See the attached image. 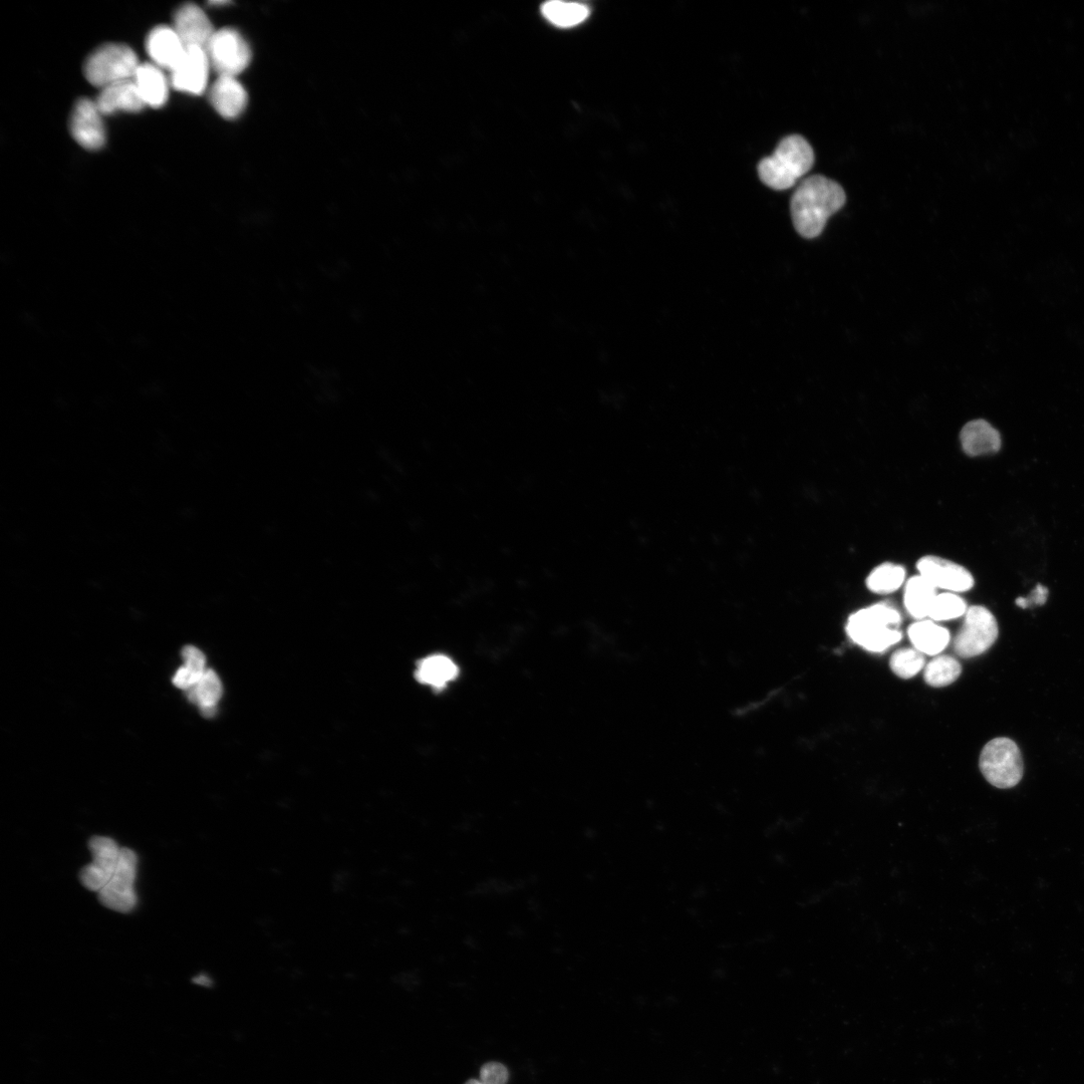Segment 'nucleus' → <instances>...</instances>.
Returning <instances> with one entry per match:
<instances>
[{
	"mask_svg": "<svg viewBox=\"0 0 1084 1084\" xmlns=\"http://www.w3.org/2000/svg\"><path fill=\"white\" fill-rule=\"evenodd\" d=\"M88 846L93 861L81 870L80 881L89 891L99 893L114 876L122 848L113 839L99 836L93 837Z\"/></svg>",
	"mask_w": 1084,
	"mask_h": 1084,
	"instance_id": "1a4fd4ad",
	"label": "nucleus"
},
{
	"mask_svg": "<svg viewBox=\"0 0 1084 1084\" xmlns=\"http://www.w3.org/2000/svg\"><path fill=\"white\" fill-rule=\"evenodd\" d=\"M967 610L960 596L946 592L936 596L928 618L934 622L950 621L966 615Z\"/></svg>",
	"mask_w": 1084,
	"mask_h": 1084,
	"instance_id": "a878e982",
	"label": "nucleus"
},
{
	"mask_svg": "<svg viewBox=\"0 0 1084 1084\" xmlns=\"http://www.w3.org/2000/svg\"><path fill=\"white\" fill-rule=\"evenodd\" d=\"M924 665V654L916 649H901L894 653L890 662L892 671L903 679L913 678Z\"/></svg>",
	"mask_w": 1084,
	"mask_h": 1084,
	"instance_id": "bb28decb",
	"label": "nucleus"
},
{
	"mask_svg": "<svg viewBox=\"0 0 1084 1084\" xmlns=\"http://www.w3.org/2000/svg\"><path fill=\"white\" fill-rule=\"evenodd\" d=\"M508 1070L499 1062H488L480 1069V1082L482 1084H506Z\"/></svg>",
	"mask_w": 1084,
	"mask_h": 1084,
	"instance_id": "cd10ccee",
	"label": "nucleus"
},
{
	"mask_svg": "<svg viewBox=\"0 0 1084 1084\" xmlns=\"http://www.w3.org/2000/svg\"><path fill=\"white\" fill-rule=\"evenodd\" d=\"M209 101L221 117L233 120L245 111L248 94L236 78L218 77L209 90Z\"/></svg>",
	"mask_w": 1084,
	"mask_h": 1084,
	"instance_id": "2eb2a0df",
	"label": "nucleus"
},
{
	"mask_svg": "<svg viewBox=\"0 0 1084 1084\" xmlns=\"http://www.w3.org/2000/svg\"><path fill=\"white\" fill-rule=\"evenodd\" d=\"M146 50L152 64L171 72L181 61L186 47L173 28L160 26L147 37Z\"/></svg>",
	"mask_w": 1084,
	"mask_h": 1084,
	"instance_id": "4468645a",
	"label": "nucleus"
},
{
	"mask_svg": "<svg viewBox=\"0 0 1084 1084\" xmlns=\"http://www.w3.org/2000/svg\"><path fill=\"white\" fill-rule=\"evenodd\" d=\"M205 51L211 69L218 77L236 78L249 67L252 59L246 40L229 28L215 31Z\"/></svg>",
	"mask_w": 1084,
	"mask_h": 1084,
	"instance_id": "423d86ee",
	"label": "nucleus"
},
{
	"mask_svg": "<svg viewBox=\"0 0 1084 1084\" xmlns=\"http://www.w3.org/2000/svg\"><path fill=\"white\" fill-rule=\"evenodd\" d=\"M917 569L919 575L929 581L937 590L942 589L949 593H965L974 586L973 576L964 567L951 561L927 556L922 558Z\"/></svg>",
	"mask_w": 1084,
	"mask_h": 1084,
	"instance_id": "9d476101",
	"label": "nucleus"
},
{
	"mask_svg": "<svg viewBox=\"0 0 1084 1084\" xmlns=\"http://www.w3.org/2000/svg\"><path fill=\"white\" fill-rule=\"evenodd\" d=\"M998 638V625L993 614L984 607L967 610L965 622L954 641V649L962 658H973L988 651Z\"/></svg>",
	"mask_w": 1084,
	"mask_h": 1084,
	"instance_id": "0eeeda50",
	"label": "nucleus"
},
{
	"mask_svg": "<svg viewBox=\"0 0 1084 1084\" xmlns=\"http://www.w3.org/2000/svg\"><path fill=\"white\" fill-rule=\"evenodd\" d=\"M228 4H230V3H228V2H213V3H210V5L216 6V7L217 6H226Z\"/></svg>",
	"mask_w": 1084,
	"mask_h": 1084,
	"instance_id": "c756f323",
	"label": "nucleus"
},
{
	"mask_svg": "<svg viewBox=\"0 0 1084 1084\" xmlns=\"http://www.w3.org/2000/svg\"><path fill=\"white\" fill-rule=\"evenodd\" d=\"M541 13L553 25L560 28H572L584 23L590 16L588 7L578 3H566L554 0L541 7Z\"/></svg>",
	"mask_w": 1084,
	"mask_h": 1084,
	"instance_id": "5701e85b",
	"label": "nucleus"
},
{
	"mask_svg": "<svg viewBox=\"0 0 1084 1084\" xmlns=\"http://www.w3.org/2000/svg\"><path fill=\"white\" fill-rule=\"evenodd\" d=\"M960 663L950 656L933 659L926 667L924 677L928 685L941 688L954 683L961 675Z\"/></svg>",
	"mask_w": 1084,
	"mask_h": 1084,
	"instance_id": "393cba45",
	"label": "nucleus"
},
{
	"mask_svg": "<svg viewBox=\"0 0 1084 1084\" xmlns=\"http://www.w3.org/2000/svg\"><path fill=\"white\" fill-rule=\"evenodd\" d=\"M906 571L902 566L886 563L877 567L868 577V589L879 595L898 591L904 584Z\"/></svg>",
	"mask_w": 1084,
	"mask_h": 1084,
	"instance_id": "b1692460",
	"label": "nucleus"
},
{
	"mask_svg": "<svg viewBox=\"0 0 1084 1084\" xmlns=\"http://www.w3.org/2000/svg\"><path fill=\"white\" fill-rule=\"evenodd\" d=\"M210 70V62L204 49L186 48L181 61L171 71L170 84L177 91L201 95L207 89Z\"/></svg>",
	"mask_w": 1084,
	"mask_h": 1084,
	"instance_id": "9b49d317",
	"label": "nucleus"
},
{
	"mask_svg": "<svg viewBox=\"0 0 1084 1084\" xmlns=\"http://www.w3.org/2000/svg\"><path fill=\"white\" fill-rule=\"evenodd\" d=\"M899 612L887 604H877L852 615L847 624L849 637L867 651L879 653L896 645L902 633Z\"/></svg>",
	"mask_w": 1084,
	"mask_h": 1084,
	"instance_id": "7ed1b4c3",
	"label": "nucleus"
},
{
	"mask_svg": "<svg viewBox=\"0 0 1084 1084\" xmlns=\"http://www.w3.org/2000/svg\"><path fill=\"white\" fill-rule=\"evenodd\" d=\"M173 29L186 48L197 47L204 50L215 33L207 15L194 4H186L178 9Z\"/></svg>",
	"mask_w": 1084,
	"mask_h": 1084,
	"instance_id": "ddd939ff",
	"label": "nucleus"
},
{
	"mask_svg": "<svg viewBox=\"0 0 1084 1084\" xmlns=\"http://www.w3.org/2000/svg\"><path fill=\"white\" fill-rule=\"evenodd\" d=\"M134 82L146 106L163 107L169 97V82L162 69L154 64H141Z\"/></svg>",
	"mask_w": 1084,
	"mask_h": 1084,
	"instance_id": "a211bd4d",
	"label": "nucleus"
},
{
	"mask_svg": "<svg viewBox=\"0 0 1084 1084\" xmlns=\"http://www.w3.org/2000/svg\"><path fill=\"white\" fill-rule=\"evenodd\" d=\"M95 102L103 116L118 111L137 113L146 107L134 80L102 89Z\"/></svg>",
	"mask_w": 1084,
	"mask_h": 1084,
	"instance_id": "dca6fc26",
	"label": "nucleus"
},
{
	"mask_svg": "<svg viewBox=\"0 0 1084 1084\" xmlns=\"http://www.w3.org/2000/svg\"><path fill=\"white\" fill-rule=\"evenodd\" d=\"M937 595V589L924 577H912L905 587L904 603L907 612L918 620L928 618Z\"/></svg>",
	"mask_w": 1084,
	"mask_h": 1084,
	"instance_id": "4be33fe9",
	"label": "nucleus"
},
{
	"mask_svg": "<svg viewBox=\"0 0 1084 1084\" xmlns=\"http://www.w3.org/2000/svg\"><path fill=\"white\" fill-rule=\"evenodd\" d=\"M1048 598L1047 588L1037 585L1034 591L1028 598H1018L1016 605L1022 609L1030 608L1031 606H1043Z\"/></svg>",
	"mask_w": 1084,
	"mask_h": 1084,
	"instance_id": "c85d7f7f",
	"label": "nucleus"
},
{
	"mask_svg": "<svg viewBox=\"0 0 1084 1084\" xmlns=\"http://www.w3.org/2000/svg\"><path fill=\"white\" fill-rule=\"evenodd\" d=\"M845 190L837 182L816 175L805 179L791 199V217L796 231L804 238H816L828 220L845 204Z\"/></svg>",
	"mask_w": 1084,
	"mask_h": 1084,
	"instance_id": "f257e3e1",
	"label": "nucleus"
},
{
	"mask_svg": "<svg viewBox=\"0 0 1084 1084\" xmlns=\"http://www.w3.org/2000/svg\"><path fill=\"white\" fill-rule=\"evenodd\" d=\"M136 53L123 44H106L95 50L84 65L87 81L97 88L134 80L140 67Z\"/></svg>",
	"mask_w": 1084,
	"mask_h": 1084,
	"instance_id": "20e7f679",
	"label": "nucleus"
},
{
	"mask_svg": "<svg viewBox=\"0 0 1084 1084\" xmlns=\"http://www.w3.org/2000/svg\"><path fill=\"white\" fill-rule=\"evenodd\" d=\"M102 113L96 102L81 99L74 107L70 130L73 138L83 148L96 151L106 144V130Z\"/></svg>",
	"mask_w": 1084,
	"mask_h": 1084,
	"instance_id": "f8f14e48",
	"label": "nucleus"
},
{
	"mask_svg": "<svg viewBox=\"0 0 1084 1084\" xmlns=\"http://www.w3.org/2000/svg\"><path fill=\"white\" fill-rule=\"evenodd\" d=\"M909 638L916 650L929 656L939 655L950 642V633L934 621H920L909 629Z\"/></svg>",
	"mask_w": 1084,
	"mask_h": 1084,
	"instance_id": "412c9836",
	"label": "nucleus"
},
{
	"mask_svg": "<svg viewBox=\"0 0 1084 1084\" xmlns=\"http://www.w3.org/2000/svg\"><path fill=\"white\" fill-rule=\"evenodd\" d=\"M980 769L986 780L998 788H1011L1023 776V759L1017 744L1009 738H995L983 748Z\"/></svg>",
	"mask_w": 1084,
	"mask_h": 1084,
	"instance_id": "39448f33",
	"label": "nucleus"
},
{
	"mask_svg": "<svg viewBox=\"0 0 1084 1084\" xmlns=\"http://www.w3.org/2000/svg\"><path fill=\"white\" fill-rule=\"evenodd\" d=\"M815 163V153L801 136L784 138L774 153L761 160L758 174L761 181L774 190L791 188Z\"/></svg>",
	"mask_w": 1084,
	"mask_h": 1084,
	"instance_id": "f03ea898",
	"label": "nucleus"
},
{
	"mask_svg": "<svg viewBox=\"0 0 1084 1084\" xmlns=\"http://www.w3.org/2000/svg\"><path fill=\"white\" fill-rule=\"evenodd\" d=\"M415 676L421 684L441 690L457 678L458 667L447 656L433 655L418 663Z\"/></svg>",
	"mask_w": 1084,
	"mask_h": 1084,
	"instance_id": "6ab92c4d",
	"label": "nucleus"
},
{
	"mask_svg": "<svg viewBox=\"0 0 1084 1084\" xmlns=\"http://www.w3.org/2000/svg\"><path fill=\"white\" fill-rule=\"evenodd\" d=\"M138 858L130 849L122 848L117 870L110 882L98 893L100 903L114 912L129 914L137 906L135 881Z\"/></svg>",
	"mask_w": 1084,
	"mask_h": 1084,
	"instance_id": "6e6552de",
	"label": "nucleus"
},
{
	"mask_svg": "<svg viewBox=\"0 0 1084 1084\" xmlns=\"http://www.w3.org/2000/svg\"><path fill=\"white\" fill-rule=\"evenodd\" d=\"M960 441L964 452L972 457L989 455L1001 448L999 432L987 421L978 419L967 423L961 433Z\"/></svg>",
	"mask_w": 1084,
	"mask_h": 1084,
	"instance_id": "f3484780",
	"label": "nucleus"
},
{
	"mask_svg": "<svg viewBox=\"0 0 1084 1084\" xmlns=\"http://www.w3.org/2000/svg\"><path fill=\"white\" fill-rule=\"evenodd\" d=\"M465 1084H482V1083L477 1079H470Z\"/></svg>",
	"mask_w": 1084,
	"mask_h": 1084,
	"instance_id": "7c9ffc66",
	"label": "nucleus"
},
{
	"mask_svg": "<svg viewBox=\"0 0 1084 1084\" xmlns=\"http://www.w3.org/2000/svg\"><path fill=\"white\" fill-rule=\"evenodd\" d=\"M222 694V683L211 669H207L199 682L186 691L188 700L197 705L202 716L206 718L215 716Z\"/></svg>",
	"mask_w": 1084,
	"mask_h": 1084,
	"instance_id": "aec40b11",
	"label": "nucleus"
}]
</instances>
